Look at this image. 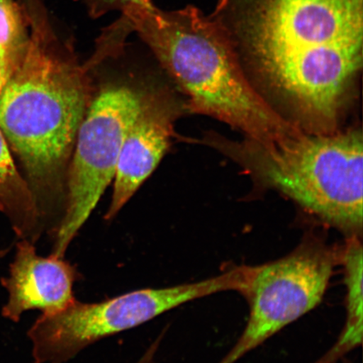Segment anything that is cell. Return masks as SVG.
Masks as SVG:
<instances>
[{"mask_svg":"<svg viewBox=\"0 0 363 363\" xmlns=\"http://www.w3.org/2000/svg\"><path fill=\"white\" fill-rule=\"evenodd\" d=\"M89 74L55 30L30 33L0 95V130L24 167L45 226L93 101Z\"/></svg>","mask_w":363,"mask_h":363,"instance_id":"1","label":"cell"},{"mask_svg":"<svg viewBox=\"0 0 363 363\" xmlns=\"http://www.w3.org/2000/svg\"><path fill=\"white\" fill-rule=\"evenodd\" d=\"M121 17L187 95L189 111L262 143L303 133L253 87L228 38L196 7L166 11L152 3L130 7Z\"/></svg>","mask_w":363,"mask_h":363,"instance_id":"2","label":"cell"},{"mask_svg":"<svg viewBox=\"0 0 363 363\" xmlns=\"http://www.w3.org/2000/svg\"><path fill=\"white\" fill-rule=\"evenodd\" d=\"M210 17L269 81L303 68L362 65L363 0H218Z\"/></svg>","mask_w":363,"mask_h":363,"instance_id":"3","label":"cell"},{"mask_svg":"<svg viewBox=\"0 0 363 363\" xmlns=\"http://www.w3.org/2000/svg\"><path fill=\"white\" fill-rule=\"evenodd\" d=\"M204 142L237 162L265 187L287 195L347 238L362 234L363 142L360 130L303 133L278 142L227 139Z\"/></svg>","mask_w":363,"mask_h":363,"instance_id":"4","label":"cell"},{"mask_svg":"<svg viewBox=\"0 0 363 363\" xmlns=\"http://www.w3.org/2000/svg\"><path fill=\"white\" fill-rule=\"evenodd\" d=\"M249 266L199 282L135 290L99 303L76 301L43 314L28 331L35 363H66L99 340L138 328L185 303L225 291L243 292Z\"/></svg>","mask_w":363,"mask_h":363,"instance_id":"5","label":"cell"},{"mask_svg":"<svg viewBox=\"0 0 363 363\" xmlns=\"http://www.w3.org/2000/svg\"><path fill=\"white\" fill-rule=\"evenodd\" d=\"M340 250L308 235L288 255L252 267L242 293L249 305L247 325L219 363H237L319 306L340 264Z\"/></svg>","mask_w":363,"mask_h":363,"instance_id":"6","label":"cell"},{"mask_svg":"<svg viewBox=\"0 0 363 363\" xmlns=\"http://www.w3.org/2000/svg\"><path fill=\"white\" fill-rule=\"evenodd\" d=\"M142 94L126 85H110L91 102L72 152L66 206L51 237V255L65 257L113 179L122 143L138 115Z\"/></svg>","mask_w":363,"mask_h":363,"instance_id":"7","label":"cell"},{"mask_svg":"<svg viewBox=\"0 0 363 363\" xmlns=\"http://www.w3.org/2000/svg\"><path fill=\"white\" fill-rule=\"evenodd\" d=\"M179 113L169 94H142L138 115L122 143L106 220L113 219L156 169L169 147Z\"/></svg>","mask_w":363,"mask_h":363,"instance_id":"8","label":"cell"},{"mask_svg":"<svg viewBox=\"0 0 363 363\" xmlns=\"http://www.w3.org/2000/svg\"><path fill=\"white\" fill-rule=\"evenodd\" d=\"M80 276L65 257L39 256L35 244L21 240L10 276L3 280L9 296L3 315L17 322L26 311L52 314L65 310L76 301L74 285Z\"/></svg>","mask_w":363,"mask_h":363,"instance_id":"9","label":"cell"},{"mask_svg":"<svg viewBox=\"0 0 363 363\" xmlns=\"http://www.w3.org/2000/svg\"><path fill=\"white\" fill-rule=\"evenodd\" d=\"M0 211L11 220L21 240L35 244L45 226L34 194L13 162L11 149L0 130Z\"/></svg>","mask_w":363,"mask_h":363,"instance_id":"10","label":"cell"},{"mask_svg":"<svg viewBox=\"0 0 363 363\" xmlns=\"http://www.w3.org/2000/svg\"><path fill=\"white\" fill-rule=\"evenodd\" d=\"M340 264L343 267L346 287V320L337 343L318 363H333L362 342L363 248L360 237L352 235L347 238L340 250Z\"/></svg>","mask_w":363,"mask_h":363,"instance_id":"11","label":"cell"},{"mask_svg":"<svg viewBox=\"0 0 363 363\" xmlns=\"http://www.w3.org/2000/svg\"><path fill=\"white\" fill-rule=\"evenodd\" d=\"M30 29L17 0H0V62L12 75L24 57Z\"/></svg>","mask_w":363,"mask_h":363,"instance_id":"12","label":"cell"},{"mask_svg":"<svg viewBox=\"0 0 363 363\" xmlns=\"http://www.w3.org/2000/svg\"><path fill=\"white\" fill-rule=\"evenodd\" d=\"M87 9L91 17L101 18L112 12L123 13L129 8L146 6L152 0H79Z\"/></svg>","mask_w":363,"mask_h":363,"instance_id":"13","label":"cell"},{"mask_svg":"<svg viewBox=\"0 0 363 363\" xmlns=\"http://www.w3.org/2000/svg\"><path fill=\"white\" fill-rule=\"evenodd\" d=\"M164 331V330H163ZM164 333H162L159 337L154 340V342L150 345L147 350L145 352L142 357L140 358L139 361L136 363H156V357L158 352V348L160 347L163 337H164Z\"/></svg>","mask_w":363,"mask_h":363,"instance_id":"14","label":"cell"},{"mask_svg":"<svg viewBox=\"0 0 363 363\" xmlns=\"http://www.w3.org/2000/svg\"><path fill=\"white\" fill-rule=\"evenodd\" d=\"M10 77L6 68H4L1 62H0V95H1L4 86H6Z\"/></svg>","mask_w":363,"mask_h":363,"instance_id":"15","label":"cell"}]
</instances>
